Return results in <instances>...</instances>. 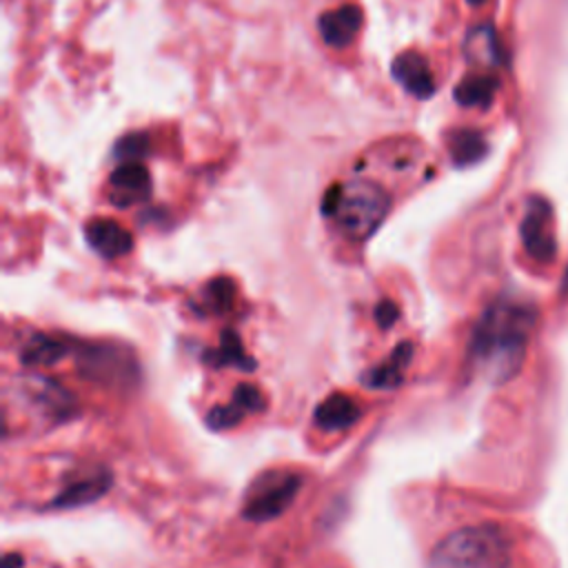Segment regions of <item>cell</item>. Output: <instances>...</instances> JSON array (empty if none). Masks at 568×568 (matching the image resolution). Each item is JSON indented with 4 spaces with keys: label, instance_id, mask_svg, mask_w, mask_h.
<instances>
[{
    "label": "cell",
    "instance_id": "6da1fadb",
    "mask_svg": "<svg viewBox=\"0 0 568 568\" xmlns=\"http://www.w3.org/2000/svg\"><path fill=\"white\" fill-rule=\"evenodd\" d=\"M532 315L524 304L499 300L490 304L479 317L470 337V364L490 382H504L517 373L528 335Z\"/></svg>",
    "mask_w": 568,
    "mask_h": 568
},
{
    "label": "cell",
    "instance_id": "7a4b0ae2",
    "mask_svg": "<svg viewBox=\"0 0 568 568\" xmlns=\"http://www.w3.org/2000/svg\"><path fill=\"white\" fill-rule=\"evenodd\" d=\"M324 215L333 217L351 240L371 237L390 211L388 191L373 180L333 184L322 200Z\"/></svg>",
    "mask_w": 568,
    "mask_h": 568
},
{
    "label": "cell",
    "instance_id": "3957f363",
    "mask_svg": "<svg viewBox=\"0 0 568 568\" xmlns=\"http://www.w3.org/2000/svg\"><path fill=\"white\" fill-rule=\"evenodd\" d=\"M510 539L495 524H473L435 544L426 568H508Z\"/></svg>",
    "mask_w": 568,
    "mask_h": 568
},
{
    "label": "cell",
    "instance_id": "277c9868",
    "mask_svg": "<svg viewBox=\"0 0 568 568\" xmlns=\"http://www.w3.org/2000/svg\"><path fill=\"white\" fill-rule=\"evenodd\" d=\"M302 479L291 470H266L257 475L246 488L242 501V517L253 524L277 519L297 497Z\"/></svg>",
    "mask_w": 568,
    "mask_h": 568
},
{
    "label": "cell",
    "instance_id": "5b68a950",
    "mask_svg": "<svg viewBox=\"0 0 568 568\" xmlns=\"http://www.w3.org/2000/svg\"><path fill=\"white\" fill-rule=\"evenodd\" d=\"M521 242L535 260H550L555 253L552 211L544 197H530L521 220Z\"/></svg>",
    "mask_w": 568,
    "mask_h": 568
},
{
    "label": "cell",
    "instance_id": "8992f818",
    "mask_svg": "<svg viewBox=\"0 0 568 568\" xmlns=\"http://www.w3.org/2000/svg\"><path fill=\"white\" fill-rule=\"evenodd\" d=\"M151 193V175L142 162H122L109 175V200L115 206H131Z\"/></svg>",
    "mask_w": 568,
    "mask_h": 568
},
{
    "label": "cell",
    "instance_id": "52a82bcc",
    "mask_svg": "<svg viewBox=\"0 0 568 568\" xmlns=\"http://www.w3.org/2000/svg\"><path fill=\"white\" fill-rule=\"evenodd\" d=\"M84 237H87L89 246L106 260L122 257V255L131 253V248H133L131 231L111 217L91 220L84 226Z\"/></svg>",
    "mask_w": 568,
    "mask_h": 568
},
{
    "label": "cell",
    "instance_id": "ba28073f",
    "mask_svg": "<svg viewBox=\"0 0 568 568\" xmlns=\"http://www.w3.org/2000/svg\"><path fill=\"white\" fill-rule=\"evenodd\" d=\"M390 75L410 95L424 100L435 93V78L426 58L417 51H404L390 62Z\"/></svg>",
    "mask_w": 568,
    "mask_h": 568
},
{
    "label": "cell",
    "instance_id": "9c48e42d",
    "mask_svg": "<svg viewBox=\"0 0 568 568\" xmlns=\"http://www.w3.org/2000/svg\"><path fill=\"white\" fill-rule=\"evenodd\" d=\"M362 22H364V13L357 4H342L337 9L324 11L317 18V29L326 44L335 49H344L355 40V36L362 29Z\"/></svg>",
    "mask_w": 568,
    "mask_h": 568
},
{
    "label": "cell",
    "instance_id": "30bf717a",
    "mask_svg": "<svg viewBox=\"0 0 568 568\" xmlns=\"http://www.w3.org/2000/svg\"><path fill=\"white\" fill-rule=\"evenodd\" d=\"M78 364L87 377L100 379V382L126 379V368H133V362L124 359V351L104 346V344L84 346L80 351Z\"/></svg>",
    "mask_w": 568,
    "mask_h": 568
},
{
    "label": "cell",
    "instance_id": "8fae6325",
    "mask_svg": "<svg viewBox=\"0 0 568 568\" xmlns=\"http://www.w3.org/2000/svg\"><path fill=\"white\" fill-rule=\"evenodd\" d=\"M262 408H264L262 390L257 386H253V384H240L233 390V399L229 404L215 406L206 415V422L215 430H226V428L237 426L246 413L251 415V413H257Z\"/></svg>",
    "mask_w": 568,
    "mask_h": 568
},
{
    "label": "cell",
    "instance_id": "7c38bea8",
    "mask_svg": "<svg viewBox=\"0 0 568 568\" xmlns=\"http://www.w3.org/2000/svg\"><path fill=\"white\" fill-rule=\"evenodd\" d=\"M413 359V344L410 342H399L395 346V351L377 366H371L364 375H362V384L366 388H375V390H388L402 384L404 373L408 368Z\"/></svg>",
    "mask_w": 568,
    "mask_h": 568
},
{
    "label": "cell",
    "instance_id": "4fadbf2b",
    "mask_svg": "<svg viewBox=\"0 0 568 568\" xmlns=\"http://www.w3.org/2000/svg\"><path fill=\"white\" fill-rule=\"evenodd\" d=\"M359 417V406L346 393H333L322 399L313 413L315 426L326 433H339L351 428Z\"/></svg>",
    "mask_w": 568,
    "mask_h": 568
},
{
    "label": "cell",
    "instance_id": "5bb4252c",
    "mask_svg": "<svg viewBox=\"0 0 568 568\" xmlns=\"http://www.w3.org/2000/svg\"><path fill=\"white\" fill-rule=\"evenodd\" d=\"M111 486V477L106 470H98L93 475L80 477L75 481H71L69 486H64L58 497H53L51 506L53 508H78L84 504H91L95 499H100Z\"/></svg>",
    "mask_w": 568,
    "mask_h": 568
},
{
    "label": "cell",
    "instance_id": "9a60e30c",
    "mask_svg": "<svg viewBox=\"0 0 568 568\" xmlns=\"http://www.w3.org/2000/svg\"><path fill=\"white\" fill-rule=\"evenodd\" d=\"M67 353H69V344L64 339L53 335H36L24 344L20 359L27 366H51L60 362Z\"/></svg>",
    "mask_w": 568,
    "mask_h": 568
},
{
    "label": "cell",
    "instance_id": "2e32d148",
    "mask_svg": "<svg viewBox=\"0 0 568 568\" xmlns=\"http://www.w3.org/2000/svg\"><path fill=\"white\" fill-rule=\"evenodd\" d=\"M497 93V80L490 73H473L455 87V100L462 106H488Z\"/></svg>",
    "mask_w": 568,
    "mask_h": 568
},
{
    "label": "cell",
    "instance_id": "e0dca14e",
    "mask_svg": "<svg viewBox=\"0 0 568 568\" xmlns=\"http://www.w3.org/2000/svg\"><path fill=\"white\" fill-rule=\"evenodd\" d=\"M448 151H450V158L457 166H468V164H475L484 158L486 142L477 131L459 129L448 138Z\"/></svg>",
    "mask_w": 568,
    "mask_h": 568
},
{
    "label": "cell",
    "instance_id": "ac0fdd59",
    "mask_svg": "<svg viewBox=\"0 0 568 568\" xmlns=\"http://www.w3.org/2000/svg\"><path fill=\"white\" fill-rule=\"evenodd\" d=\"M211 362L226 364V366H240V368H253V359L242 351V342L233 331H226L222 335V342L215 353H211Z\"/></svg>",
    "mask_w": 568,
    "mask_h": 568
},
{
    "label": "cell",
    "instance_id": "d6986e66",
    "mask_svg": "<svg viewBox=\"0 0 568 568\" xmlns=\"http://www.w3.org/2000/svg\"><path fill=\"white\" fill-rule=\"evenodd\" d=\"M468 58L477 62H490L497 58V47H495V33L486 27L475 29L468 33Z\"/></svg>",
    "mask_w": 568,
    "mask_h": 568
},
{
    "label": "cell",
    "instance_id": "ffe728a7",
    "mask_svg": "<svg viewBox=\"0 0 568 568\" xmlns=\"http://www.w3.org/2000/svg\"><path fill=\"white\" fill-rule=\"evenodd\" d=\"M204 297L211 308L215 311H226L233 302V282L229 277H215L206 284Z\"/></svg>",
    "mask_w": 568,
    "mask_h": 568
},
{
    "label": "cell",
    "instance_id": "44dd1931",
    "mask_svg": "<svg viewBox=\"0 0 568 568\" xmlns=\"http://www.w3.org/2000/svg\"><path fill=\"white\" fill-rule=\"evenodd\" d=\"M149 151V140L142 133H131L124 135L118 144H115V155L122 162H140L142 155Z\"/></svg>",
    "mask_w": 568,
    "mask_h": 568
},
{
    "label": "cell",
    "instance_id": "7402d4cb",
    "mask_svg": "<svg viewBox=\"0 0 568 568\" xmlns=\"http://www.w3.org/2000/svg\"><path fill=\"white\" fill-rule=\"evenodd\" d=\"M399 317V308L395 302L390 300H382L377 306H375V322L382 326V328H388L397 322Z\"/></svg>",
    "mask_w": 568,
    "mask_h": 568
},
{
    "label": "cell",
    "instance_id": "603a6c76",
    "mask_svg": "<svg viewBox=\"0 0 568 568\" xmlns=\"http://www.w3.org/2000/svg\"><path fill=\"white\" fill-rule=\"evenodd\" d=\"M2 568H22V557L18 552H7L2 557Z\"/></svg>",
    "mask_w": 568,
    "mask_h": 568
},
{
    "label": "cell",
    "instance_id": "cb8c5ba5",
    "mask_svg": "<svg viewBox=\"0 0 568 568\" xmlns=\"http://www.w3.org/2000/svg\"><path fill=\"white\" fill-rule=\"evenodd\" d=\"M466 2H468V4H473V7H477V4H484L486 0H466Z\"/></svg>",
    "mask_w": 568,
    "mask_h": 568
}]
</instances>
